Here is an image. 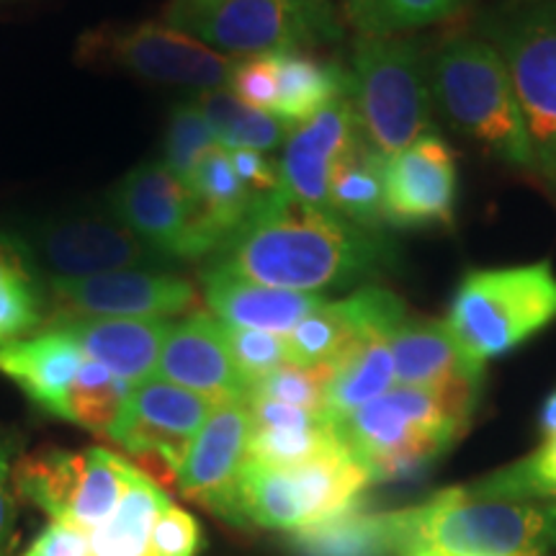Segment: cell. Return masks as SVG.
I'll return each mask as SVG.
<instances>
[{
  "instance_id": "cell-20",
  "label": "cell",
  "mask_w": 556,
  "mask_h": 556,
  "mask_svg": "<svg viewBox=\"0 0 556 556\" xmlns=\"http://www.w3.org/2000/svg\"><path fill=\"white\" fill-rule=\"evenodd\" d=\"M356 111L351 99L332 101L307 122L296 124L283 142L281 165L283 189L302 204L332 212L330 208V176L338 157L358 137Z\"/></svg>"
},
{
  "instance_id": "cell-36",
  "label": "cell",
  "mask_w": 556,
  "mask_h": 556,
  "mask_svg": "<svg viewBox=\"0 0 556 556\" xmlns=\"http://www.w3.org/2000/svg\"><path fill=\"white\" fill-rule=\"evenodd\" d=\"M214 148H219V139L214 135L212 124L204 111L193 103H178L173 109L168 129L163 142V165L176 176L180 184L189 186L199 163Z\"/></svg>"
},
{
  "instance_id": "cell-2",
  "label": "cell",
  "mask_w": 556,
  "mask_h": 556,
  "mask_svg": "<svg viewBox=\"0 0 556 556\" xmlns=\"http://www.w3.org/2000/svg\"><path fill=\"white\" fill-rule=\"evenodd\" d=\"M479 387H392L340 417L338 430L371 482L415 475L467 433Z\"/></svg>"
},
{
  "instance_id": "cell-35",
  "label": "cell",
  "mask_w": 556,
  "mask_h": 556,
  "mask_svg": "<svg viewBox=\"0 0 556 556\" xmlns=\"http://www.w3.org/2000/svg\"><path fill=\"white\" fill-rule=\"evenodd\" d=\"M467 0H366L353 29L358 37H400L448 21Z\"/></svg>"
},
{
  "instance_id": "cell-7",
  "label": "cell",
  "mask_w": 556,
  "mask_h": 556,
  "mask_svg": "<svg viewBox=\"0 0 556 556\" xmlns=\"http://www.w3.org/2000/svg\"><path fill=\"white\" fill-rule=\"evenodd\" d=\"M482 37L503 54L533 170L556 193V0H505L482 18Z\"/></svg>"
},
{
  "instance_id": "cell-13",
  "label": "cell",
  "mask_w": 556,
  "mask_h": 556,
  "mask_svg": "<svg viewBox=\"0 0 556 556\" xmlns=\"http://www.w3.org/2000/svg\"><path fill=\"white\" fill-rule=\"evenodd\" d=\"M52 283V325L86 317L170 319L197 307L191 281L168 270L129 268Z\"/></svg>"
},
{
  "instance_id": "cell-10",
  "label": "cell",
  "mask_w": 556,
  "mask_h": 556,
  "mask_svg": "<svg viewBox=\"0 0 556 556\" xmlns=\"http://www.w3.org/2000/svg\"><path fill=\"white\" fill-rule=\"evenodd\" d=\"M135 475V464L101 446L39 451L16 464L13 484L21 497L41 507L54 523L90 533L114 516Z\"/></svg>"
},
{
  "instance_id": "cell-31",
  "label": "cell",
  "mask_w": 556,
  "mask_h": 556,
  "mask_svg": "<svg viewBox=\"0 0 556 556\" xmlns=\"http://www.w3.org/2000/svg\"><path fill=\"white\" fill-rule=\"evenodd\" d=\"M189 189L208 227L222 238V245H225L229 235L238 232L242 222L250 217V212L261 201L238 178L232 160H229V150L222 148V144L201 160Z\"/></svg>"
},
{
  "instance_id": "cell-33",
  "label": "cell",
  "mask_w": 556,
  "mask_h": 556,
  "mask_svg": "<svg viewBox=\"0 0 556 556\" xmlns=\"http://www.w3.org/2000/svg\"><path fill=\"white\" fill-rule=\"evenodd\" d=\"M343 448L338 422L325 420L312 428H253L250 426L248 458L266 467H296Z\"/></svg>"
},
{
  "instance_id": "cell-32",
  "label": "cell",
  "mask_w": 556,
  "mask_h": 556,
  "mask_svg": "<svg viewBox=\"0 0 556 556\" xmlns=\"http://www.w3.org/2000/svg\"><path fill=\"white\" fill-rule=\"evenodd\" d=\"M197 106L204 111L219 144L227 150H276L294 129L278 116L242 103L229 88L199 93Z\"/></svg>"
},
{
  "instance_id": "cell-21",
  "label": "cell",
  "mask_w": 556,
  "mask_h": 556,
  "mask_svg": "<svg viewBox=\"0 0 556 556\" xmlns=\"http://www.w3.org/2000/svg\"><path fill=\"white\" fill-rule=\"evenodd\" d=\"M88 356L65 328L0 345V374L16 381L34 405L67 420L70 400Z\"/></svg>"
},
{
  "instance_id": "cell-15",
  "label": "cell",
  "mask_w": 556,
  "mask_h": 556,
  "mask_svg": "<svg viewBox=\"0 0 556 556\" xmlns=\"http://www.w3.org/2000/svg\"><path fill=\"white\" fill-rule=\"evenodd\" d=\"M103 58L144 80L191 88L199 93L229 88L238 65V58L212 50L170 24H142L111 34L103 41Z\"/></svg>"
},
{
  "instance_id": "cell-27",
  "label": "cell",
  "mask_w": 556,
  "mask_h": 556,
  "mask_svg": "<svg viewBox=\"0 0 556 556\" xmlns=\"http://www.w3.org/2000/svg\"><path fill=\"white\" fill-rule=\"evenodd\" d=\"M278 119L291 127L307 122L328 103L348 96V67L323 62L307 52L276 54Z\"/></svg>"
},
{
  "instance_id": "cell-4",
  "label": "cell",
  "mask_w": 556,
  "mask_h": 556,
  "mask_svg": "<svg viewBox=\"0 0 556 556\" xmlns=\"http://www.w3.org/2000/svg\"><path fill=\"white\" fill-rule=\"evenodd\" d=\"M409 544L456 556H536L556 546V503L451 486L407 507Z\"/></svg>"
},
{
  "instance_id": "cell-37",
  "label": "cell",
  "mask_w": 556,
  "mask_h": 556,
  "mask_svg": "<svg viewBox=\"0 0 556 556\" xmlns=\"http://www.w3.org/2000/svg\"><path fill=\"white\" fill-rule=\"evenodd\" d=\"M330 366H299L287 364L276 368L274 374L248 387V397H263L283 402V405L309 409V413H325V397H328ZM328 415V413H325Z\"/></svg>"
},
{
  "instance_id": "cell-19",
  "label": "cell",
  "mask_w": 556,
  "mask_h": 556,
  "mask_svg": "<svg viewBox=\"0 0 556 556\" xmlns=\"http://www.w3.org/2000/svg\"><path fill=\"white\" fill-rule=\"evenodd\" d=\"M157 377L214 402L248 397L245 379L229 353L225 325L206 312H191L170 325L160 353Z\"/></svg>"
},
{
  "instance_id": "cell-41",
  "label": "cell",
  "mask_w": 556,
  "mask_h": 556,
  "mask_svg": "<svg viewBox=\"0 0 556 556\" xmlns=\"http://www.w3.org/2000/svg\"><path fill=\"white\" fill-rule=\"evenodd\" d=\"M229 160L238 178L248 186L250 193L258 199H266L283 186L281 165L278 160L268 157L266 152L258 150H229Z\"/></svg>"
},
{
  "instance_id": "cell-17",
  "label": "cell",
  "mask_w": 556,
  "mask_h": 556,
  "mask_svg": "<svg viewBox=\"0 0 556 556\" xmlns=\"http://www.w3.org/2000/svg\"><path fill=\"white\" fill-rule=\"evenodd\" d=\"M405 317L402 296L379 283H368L340 302H323L287 336L291 364L336 366L364 338L392 336Z\"/></svg>"
},
{
  "instance_id": "cell-30",
  "label": "cell",
  "mask_w": 556,
  "mask_h": 556,
  "mask_svg": "<svg viewBox=\"0 0 556 556\" xmlns=\"http://www.w3.org/2000/svg\"><path fill=\"white\" fill-rule=\"evenodd\" d=\"M168 500L163 486L137 469L114 516L88 533L90 556H148L152 526Z\"/></svg>"
},
{
  "instance_id": "cell-46",
  "label": "cell",
  "mask_w": 556,
  "mask_h": 556,
  "mask_svg": "<svg viewBox=\"0 0 556 556\" xmlns=\"http://www.w3.org/2000/svg\"><path fill=\"white\" fill-rule=\"evenodd\" d=\"M409 556H456V554H448V552H438V548H415Z\"/></svg>"
},
{
  "instance_id": "cell-25",
  "label": "cell",
  "mask_w": 556,
  "mask_h": 556,
  "mask_svg": "<svg viewBox=\"0 0 556 556\" xmlns=\"http://www.w3.org/2000/svg\"><path fill=\"white\" fill-rule=\"evenodd\" d=\"M296 556H409L407 518L397 513H361L356 507L291 533Z\"/></svg>"
},
{
  "instance_id": "cell-45",
  "label": "cell",
  "mask_w": 556,
  "mask_h": 556,
  "mask_svg": "<svg viewBox=\"0 0 556 556\" xmlns=\"http://www.w3.org/2000/svg\"><path fill=\"white\" fill-rule=\"evenodd\" d=\"M340 5H343L345 18L351 21V24H356L358 16H361V11H364L366 0H340Z\"/></svg>"
},
{
  "instance_id": "cell-14",
  "label": "cell",
  "mask_w": 556,
  "mask_h": 556,
  "mask_svg": "<svg viewBox=\"0 0 556 556\" xmlns=\"http://www.w3.org/2000/svg\"><path fill=\"white\" fill-rule=\"evenodd\" d=\"M217 405L219 402L155 377L131 389L109 438L131 456L155 458L176 475L189 456L193 438Z\"/></svg>"
},
{
  "instance_id": "cell-44",
  "label": "cell",
  "mask_w": 556,
  "mask_h": 556,
  "mask_svg": "<svg viewBox=\"0 0 556 556\" xmlns=\"http://www.w3.org/2000/svg\"><path fill=\"white\" fill-rule=\"evenodd\" d=\"M539 428H541V433H544L546 438H554L556 435V389L546 397L544 407H541Z\"/></svg>"
},
{
  "instance_id": "cell-6",
  "label": "cell",
  "mask_w": 556,
  "mask_h": 556,
  "mask_svg": "<svg viewBox=\"0 0 556 556\" xmlns=\"http://www.w3.org/2000/svg\"><path fill=\"white\" fill-rule=\"evenodd\" d=\"M556 319L552 263L471 268L451 299L446 325L469 361L484 366L523 345Z\"/></svg>"
},
{
  "instance_id": "cell-39",
  "label": "cell",
  "mask_w": 556,
  "mask_h": 556,
  "mask_svg": "<svg viewBox=\"0 0 556 556\" xmlns=\"http://www.w3.org/2000/svg\"><path fill=\"white\" fill-rule=\"evenodd\" d=\"M229 90L248 106L278 114V75L276 54H255V58H240L235 65Z\"/></svg>"
},
{
  "instance_id": "cell-22",
  "label": "cell",
  "mask_w": 556,
  "mask_h": 556,
  "mask_svg": "<svg viewBox=\"0 0 556 556\" xmlns=\"http://www.w3.org/2000/svg\"><path fill=\"white\" fill-rule=\"evenodd\" d=\"M397 387L451 389L479 387L484 366L467 358L451 336L446 319L405 317L389 336Z\"/></svg>"
},
{
  "instance_id": "cell-40",
  "label": "cell",
  "mask_w": 556,
  "mask_h": 556,
  "mask_svg": "<svg viewBox=\"0 0 556 556\" xmlns=\"http://www.w3.org/2000/svg\"><path fill=\"white\" fill-rule=\"evenodd\" d=\"M199 544L201 533L197 520L168 500L152 526L148 556H197Z\"/></svg>"
},
{
  "instance_id": "cell-3",
  "label": "cell",
  "mask_w": 556,
  "mask_h": 556,
  "mask_svg": "<svg viewBox=\"0 0 556 556\" xmlns=\"http://www.w3.org/2000/svg\"><path fill=\"white\" fill-rule=\"evenodd\" d=\"M438 114L500 163L533 170V152L510 73L484 37H451L428 58Z\"/></svg>"
},
{
  "instance_id": "cell-1",
  "label": "cell",
  "mask_w": 556,
  "mask_h": 556,
  "mask_svg": "<svg viewBox=\"0 0 556 556\" xmlns=\"http://www.w3.org/2000/svg\"><path fill=\"white\" fill-rule=\"evenodd\" d=\"M397 266L400 248L387 229H364L302 204L283 186L261 199L208 261V268L307 294L377 281Z\"/></svg>"
},
{
  "instance_id": "cell-26",
  "label": "cell",
  "mask_w": 556,
  "mask_h": 556,
  "mask_svg": "<svg viewBox=\"0 0 556 556\" xmlns=\"http://www.w3.org/2000/svg\"><path fill=\"white\" fill-rule=\"evenodd\" d=\"M389 160L361 135L338 157L330 176V208L364 229H387L384 176Z\"/></svg>"
},
{
  "instance_id": "cell-28",
  "label": "cell",
  "mask_w": 556,
  "mask_h": 556,
  "mask_svg": "<svg viewBox=\"0 0 556 556\" xmlns=\"http://www.w3.org/2000/svg\"><path fill=\"white\" fill-rule=\"evenodd\" d=\"M325 413L332 420L379 400L394 387V358L389 336H371L356 343L336 366H330Z\"/></svg>"
},
{
  "instance_id": "cell-48",
  "label": "cell",
  "mask_w": 556,
  "mask_h": 556,
  "mask_svg": "<svg viewBox=\"0 0 556 556\" xmlns=\"http://www.w3.org/2000/svg\"><path fill=\"white\" fill-rule=\"evenodd\" d=\"M184 3H191V5H208V3H219V0H184Z\"/></svg>"
},
{
  "instance_id": "cell-34",
  "label": "cell",
  "mask_w": 556,
  "mask_h": 556,
  "mask_svg": "<svg viewBox=\"0 0 556 556\" xmlns=\"http://www.w3.org/2000/svg\"><path fill=\"white\" fill-rule=\"evenodd\" d=\"M131 389L135 387H129L124 379L114 377L106 366L88 358L80 371L73 400H70L67 420L90 430V433L109 438L116 420H119L124 405H127Z\"/></svg>"
},
{
  "instance_id": "cell-42",
  "label": "cell",
  "mask_w": 556,
  "mask_h": 556,
  "mask_svg": "<svg viewBox=\"0 0 556 556\" xmlns=\"http://www.w3.org/2000/svg\"><path fill=\"white\" fill-rule=\"evenodd\" d=\"M21 556H90V541L80 528L50 520V526Z\"/></svg>"
},
{
  "instance_id": "cell-11",
  "label": "cell",
  "mask_w": 556,
  "mask_h": 556,
  "mask_svg": "<svg viewBox=\"0 0 556 556\" xmlns=\"http://www.w3.org/2000/svg\"><path fill=\"white\" fill-rule=\"evenodd\" d=\"M111 214L170 263L212 261L222 238L193 199L191 189L163 163H142L127 173L109 199Z\"/></svg>"
},
{
  "instance_id": "cell-16",
  "label": "cell",
  "mask_w": 556,
  "mask_h": 556,
  "mask_svg": "<svg viewBox=\"0 0 556 556\" xmlns=\"http://www.w3.org/2000/svg\"><path fill=\"white\" fill-rule=\"evenodd\" d=\"M456 155L438 131L417 139L387 163V227H451L456 214Z\"/></svg>"
},
{
  "instance_id": "cell-12",
  "label": "cell",
  "mask_w": 556,
  "mask_h": 556,
  "mask_svg": "<svg viewBox=\"0 0 556 556\" xmlns=\"http://www.w3.org/2000/svg\"><path fill=\"white\" fill-rule=\"evenodd\" d=\"M18 238L29 248L39 274L50 276V281H70V278L129 268L165 270V266H170L165 255L139 240L119 219L103 214L47 219L31 225Z\"/></svg>"
},
{
  "instance_id": "cell-29",
  "label": "cell",
  "mask_w": 556,
  "mask_h": 556,
  "mask_svg": "<svg viewBox=\"0 0 556 556\" xmlns=\"http://www.w3.org/2000/svg\"><path fill=\"white\" fill-rule=\"evenodd\" d=\"M41 274L18 235L0 229V345L41 325Z\"/></svg>"
},
{
  "instance_id": "cell-5",
  "label": "cell",
  "mask_w": 556,
  "mask_h": 556,
  "mask_svg": "<svg viewBox=\"0 0 556 556\" xmlns=\"http://www.w3.org/2000/svg\"><path fill=\"white\" fill-rule=\"evenodd\" d=\"M348 99L361 135L387 160L435 131L428 58L413 37H358L348 67Z\"/></svg>"
},
{
  "instance_id": "cell-38",
  "label": "cell",
  "mask_w": 556,
  "mask_h": 556,
  "mask_svg": "<svg viewBox=\"0 0 556 556\" xmlns=\"http://www.w3.org/2000/svg\"><path fill=\"white\" fill-rule=\"evenodd\" d=\"M225 338L229 353L235 358V366H238L240 377L245 379L248 387L274 374L276 368L291 364L287 336L250 328H229V325H225Z\"/></svg>"
},
{
  "instance_id": "cell-18",
  "label": "cell",
  "mask_w": 556,
  "mask_h": 556,
  "mask_svg": "<svg viewBox=\"0 0 556 556\" xmlns=\"http://www.w3.org/2000/svg\"><path fill=\"white\" fill-rule=\"evenodd\" d=\"M250 409L245 400H227L214 407L193 438L184 467L176 471L178 490L199 505L229 518L232 497L248 464Z\"/></svg>"
},
{
  "instance_id": "cell-8",
  "label": "cell",
  "mask_w": 556,
  "mask_h": 556,
  "mask_svg": "<svg viewBox=\"0 0 556 556\" xmlns=\"http://www.w3.org/2000/svg\"><path fill=\"white\" fill-rule=\"evenodd\" d=\"M168 24L229 58L304 52L343 37L332 0H219L191 5L176 0Z\"/></svg>"
},
{
  "instance_id": "cell-23",
  "label": "cell",
  "mask_w": 556,
  "mask_h": 556,
  "mask_svg": "<svg viewBox=\"0 0 556 556\" xmlns=\"http://www.w3.org/2000/svg\"><path fill=\"white\" fill-rule=\"evenodd\" d=\"M201 287L212 315L229 328L266 330L289 336L309 312L328 302L323 294L263 287L227 270L208 268L201 274Z\"/></svg>"
},
{
  "instance_id": "cell-9",
  "label": "cell",
  "mask_w": 556,
  "mask_h": 556,
  "mask_svg": "<svg viewBox=\"0 0 556 556\" xmlns=\"http://www.w3.org/2000/svg\"><path fill=\"white\" fill-rule=\"evenodd\" d=\"M368 484L371 479L345 446L296 467H266L248 458L229 520L294 533L356 507Z\"/></svg>"
},
{
  "instance_id": "cell-47",
  "label": "cell",
  "mask_w": 556,
  "mask_h": 556,
  "mask_svg": "<svg viewBox=\"0 0 556 556\" xmlns=\"http://www.w3.org/2000/svg\"><path fill=\"white\" fill-rule=\"evenodd\" d=\"M541 500H552V503H556V479H554L552 484L546 486V490H544V495H541Z\"/></svg>"
},
{
  "instance_id": "cell-24",
  "label": "cell",
  "mask_w": 556,
  "mask_h": 556,
  "mask_svg": "<svg viewBox=\"0 0 556 556\" xmlns=\"http://www.w3.org/2000/svg\"><path fill=\"white\" fill-rule=\"evenodd\" d=\"M170 325V319L86 317L70 319L58 328H65L78 340L90 361L106 366L129 387H139L157 377L160 353H163Z\"/></svg>"
},
{
  "instance_id": "cell-43",
  "label": "cell",
  "mask_w": 556,
  "mask_h": 556,
  "mask_svg": "<svg viewBox=\"0 0 556 556\" xmlns=\"http://www.w3.org/2000/svg\"><path fill=\"white\" fill-rule=\"evenodd\" d=\"M13 471L9 448L0 441V556H9L13 546V523H16V503H13Z\"/></svg>"
}]
</instances>
